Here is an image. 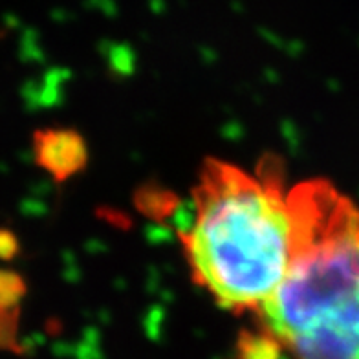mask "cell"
Here are the masks:
<instances>
[{
  "instance_id": "1",
  "label": "cell",
  "mask_w": 359,
  "mask_h": 359,
  "mask_svg": "<svg viewBox=\"0 0 359 359\" xmlns=\"http://www.w3.org/2000/svg\"><path fill=\"white\" fill-rule=\"evenodd\" d=\"M192 200L194 218L180 233L192 281L222 308L259 314L284 281L293 255L277 158H266L257 176L207 158Z\"/></svg>"
},
{
  "instance_id": "7",
  "label": "cell",
  "mask_w": 359,
  "mask_h": 359,
  "mask_svg": "<svg viewBox=\"0 0 359 359\" xmlns=\"http://www.w3.org/2000/svg\"><path fill=\"white\" fill-rule=\"evenodd\" d=\"M20 253V242L8 227H0V261H13Z\"/></svg>"
},
{
  "instance_id": "4",
  "label": "cell",
  "mask_w": 359,
  "mask_h": 359,
  "mask_svg": "<svg viewBox=\"0 0 359 359\" xmlns=\"http://www.w3.org/2000/svg\"><path fill=\"white\" fill-rule=\"evenodd\" d=\"M236 349L240 359H277L282 350L279 343L262 328H259V332L242 334Z\"/></svg>"
},
{
  "instance_id": "3",
  "label": "cell",
  "mask_w": 359,
  "mask_h": 359,
  "mask_svg": "<svg viewBox=\"0 0 359 359\" xmlns=\"http://www.w3.org/2000/svg\"><path fill=\"white\" fill-rule=\"evenodd\" d=\"M33 160L57 183L83 171L89 162L86 142L74 128H39L33 132Z\"/></svg>"
},
{
  "instance_id": "6",
  "label": "cell",
  "mask_w": 359,
  "mask_h": 359,
  "mask_svg": "<svg viewBox=\"0 0 359 359\" xmlns=\"http://www.w3.org/2000/svg\"><path fill=\"white\" fill-rule=\"evenodd\" d=\"M19 308H0V350L22 352L19 346Z\"/></svg>"
},
{
  "instance_id": "5",
  "label": "cell",
  "mask_w": 359,
  "mask_h": 359,
  "mask_svg": "<svg viewBox=\"0 0 359 359\" xmlns=\"http://www.w3.org/2000/svg\"><path fill=\"white\" fill-rule=\"evenodd\" d=\"M28 293L24 277L13 270H0V308H19Z\"/></svg>"
},
{
  "instance_id": "2",
  "label": "cell",
  "mask_w": 359,
  "mask_h": 359,
  "mask_svg": "<svg viewBox=\"0 0 359 359\" xmlns=\"http://www.w3.org/2000/svg\"><path fill=\"white\" fill-rule=\"evenodd\" d=\"M288 206L293 255L261 328L296 359H359V209L326 180L297 183Z\"/></svg>"
}]
</instances>
